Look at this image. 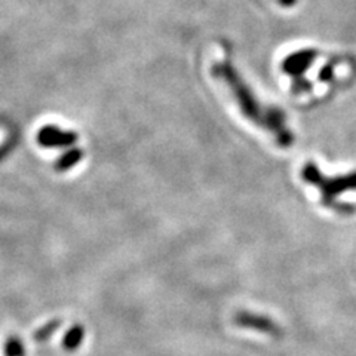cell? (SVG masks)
<instances>
[{
    "mask_svg": "<svg viewBox=\"0 0 356 356\" xmlns=\"http://www.w3.org/2000/svg\"><path fill=\"white\" fill-rule=\"evenodd\" d=\"M38 141L42 147L48 149H57V147H67L73 146L77 141V136L72 131H63L57 127H43L38 134Z\"/></svg>",
    "mask_w": 356,
    "mask_h": 356,
    "instance_id": "obj_1",
    "label": "cell"
},
{
    "mask_svg": "<svg viewBox=\"0 0 356 356\" xmlns=\"http://www.w3.org/2000/svg\"><path fill=\"white\" fill-rule=\"evenodd\" d=\"M82 158H83V153L79 149H72L69 152H65L61 158H58L57 162H55V171L58 172L69 171L76 163H79Z\"/></svg>",
    "mask_w": 356,
    "mask_h": 356,
    "instance_id": "obj_3",
    "label": "cell"
},
{
    "mask_svg": "<svg viewBox=\"0 0 356 356\" xmlns=\"http://www.w3.org/2000/svg\"><path fill=\"white\" fill-rule=\"evenodd\" d=\"M236 322L242 327H248V328H255V330H261L267 334H277L280 332V328H277L270 319L259 316V315H250V314H241L236 318Z\"/></svg>",
    "mask_w": 356,
    "mask_h": 356,
    "instance_id": "obj_2",
    "label": "cell"
},
{
    "mask_svg": "<svg viewBox=\"0 0 356 356\" xmlns=\"http://www.w3.org/2000/svg\"><path fill=\"white\" fill-rule=\"evenodd\" d=\"M15 147V140L14 138H9L6 140L2 146H0V162H2L6 156L10 153V150H13Z\"/></svg>",
    "mask_w": 356,
    "mask_h": 356,
    "instance_id": "obj_5",
    "label": "cell"
},
{
    "mask_svg": "<svg viewBox=\"0 0 356 356\" xmlns=\"http://www.w3.org/2000/svg\"><path fill=\"white\" fill-rule=\"evenodd\" d=\"M82 337H83L82 328H81V327L73 328V330L69 332V336H67V339H65L67 348H76L77 344H79V341L82 340Z\"/></svg>",
    "mask_w": 356,
    "mask_h": 356,
    "instance_id": "obj_4",
    "label": "cell"
}]
</instances>
